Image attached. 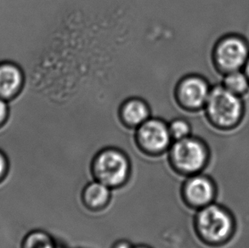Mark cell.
<instances>
[{"label":"cell","mask_w":249,"mask_h":248,"mask_svg":"<svg viewBox=\"0 0 249 248\" xmlns=\"http://www.w3.org/2000/svg\"><path fill=\"white\" fill-rule=\"evenodd\" d=\"M169 161L173 168L184 175H196L205 167L209 151L203 141L189 136L174 141L169 148Z\"/></svg>","instance_id":"277c9868"},{"label":"cell","mask_w":249,"mask_h":248,"mask_svg":"<svg viewBox=\"0 0 249 248\" xmlns=\"http://www.w3.org/2000/svg\"><path fill=\"white\" fill-rule=\"evenodd\" d=\"M207 120L219 129H231L241 123L244 106L241 96L227 90L222 84L211 89L204 106Z\"/></svg>","instance_id":"6da1fadb"},{"label":"cell","mask_w":249,"mask_h":248,"mask_svg":"<svg viewBox=\"0 0 249 248\" xmlns=\"http://www.w3.org/2000/svg\"><path fill=\"white\" fill-rule=\"evenodd\" d=\"M135 141L139 149L152 156L169 150L174 142L168 123L155 117L149 118L135 129Z\"/></svg>","instance_id":"8992f818"},{"label":"cell","mask_w":249,"mask_h":248,"mask_svg":"<svg viewBox=\"0 0 249 248\" xmlns=\"http://www.w3.org/2000/svg\"><path fill=\"white\" fill-rule=\"evenodd\" d=\"M130 165L127 156L116 148H106L98 152L92 163L96 181L108 187H119L128 179Z\"/></svg>","instance_id":"3957f363"},{"label":"cell","mask_w":249,"mask_h":248,"mask_svg":"<svg viewBox=\"0 0 249 248\" xmlns=\"http://www.w3.org/2000/svg\"><path fill=\"white\" fill-rule=\"evenodd\" d=\"M24 72L13 61H0V99L10 101L20 94L24 85Z\"/></svg>","instance_id":"9c48e42d"},{"label":"cell","mask_w":249,"mask_h":248,"mask_svg":"<svg viewBox=\"0 0 249 248\" xmlns=\"http://www.w3.org/2000/svg\"><path fill=\"white\" fill-rule=\"evenodd\" d=\"M245 71H244V72H245V74L247 75V77H248V78H249V60H248V61H247L246 65H245Z\"/></svg>","instance_id":"ac0fdd59"},{"label":"cell","mask_w":249,"mask_h":248,"mask_svg":"<svg viewBox=\"0 0 249 248\" xmlns=\"http://www.w3.org/2000/svg\"><path fill=\"white\" fill-rule=\"evenodd\" d=\"M9 169L10 163L8 158L4 154V152L0 150V184H2L5 180L9 174Z\"/></svg>","instance_id":"9a60e30c"},{"label":"cell","mask_w":249,"mask_h":248,"mask_svg":"<svg viewBox=\"0 0 249 248\" xmlns=\"http://www.w3.org/2000/svg\"><path fill=\"white\" fill-rule=\"evenodd\" d=\"M119 117L126 127L136 129L152 118V111L148 103L142 98H128L120 106Z\"/></svg>","instance_id":"30bf717a"},{"label":"cell","mask_w":249,"mask_h":248,"mask_svg":"<svg viewBox=\"0 0 249 248\" xmlns=\"http://www.w3.org/2000/svg\"><path fill=\"white\" fill-rule=\"evenodd\" d=\"M183 196L185 202L192 208H204L212 204L215 196V187L210 178L194 175L183 186Z\"/></svg>","instance_id":"ba28073f"},{"label":"cell","mask_w":249,"mask_h":248,"mask_svg":"<svg viewBox=\"0 0 249 248\" xmlns=\"http://www.w3.org/2000/svg\"><path fill=\"white\" fill-rule=\"evenodd\" d=\"M9 113L10 109L8 101L0 99V128H2L8 121Z\"/></svg>","instance_id":"2e32d148"},{"label":"cell","mask_w":249,"mask_h":248,"mask_svg":"<svg viewBox=\"0 0 249 248\" xmlns=\"http://www.w3.org/2000/svg\"><path fill=\"white\" fill-rule=\"evenodd\" d=\"M222 85L230 92L242 96L249 91V80L245 72L236 71L225 74Z\"/></svg>","instance_id":"7c38bea8"},{"label":"cell","mask_w":249,"mask_h":248,"mask_svg":"<svg viewBox=\"0 0 249 248\" xmlns=\"http://www.w3.org/2000/svg\"><path fill=\"white\" fill-rule=\"evenodd\" d=\"M213 62L223 73L240 71L249 58V48L243 38L227 36L219 39L213 49Z\"/></svg>","instance_id":"5b68a950"},{"label":"cell","mask_w":249,"mask_h":248,"mask_svg":"<svg viewBox=\"0 0 249 248\" xmlns=\"http://www.w3.org/2000/svg\"><path fill=\"white\" fill-rule=\"evenodd\" d=\"M145 248V247H139V248Z\"/></svg>","instance_id":"d6986e66"},{"label":"cell","mask_w":249,"mask_h":248,"mask_svg":"<svg viewBox=\"0 0 249 248\" xmlns=\"http://www.w3.org/2000/svg\"><path fill=\"white\" fill-rule=\"evenodd\" d=\"M133 248L131 247V245L127 242H124V241H122V242H119L114 246V248Z\"/></svg>","instance_id":"e0dca14e"},{"label":"cell","mask_w":249,"mask_h":248,"mask_svg":"<svg viewBox=\"0 0 249 248\" xmlns=\"http://www.w3.org/2000/svg\"><path fill=\"white\" fill-rule=\"evenodd\" d=\"M212 88L209 81L198 73L185 75L175 88V98L182 109L200 111L205 106Z\"/></svg>","instance_id":"52a82bcc"},{"label":"cell","mask_w":249,"mask_h":248,"mask_svg":"<svg viewBox=\"0 0 249 248\" xmlns=\"http://www.w3.org/2000/svg\"><path fill=\"white\" fill-rule=\"evenodd\" d=\"M20 248H57L46 233L39 230L30 232L21 242Z\"/></svg>","instance_id":"5bb4252c"},{"label":"cell","mask_w":249,"mask_h":248,"mask_svg":"<svg viewBox=\"0 0 249 248\" xmlns=\"http://www.w3.org/2000/svg\"><path fill=\"white\" fill-rule=\"evenodd\" d=\"M83 202L90 210H99L108 204L111 197V188L95 181L86 185L83 191Z\"/></svg>","instance_id":"8fae6325"},{"label":"cell","mask_w":249,"mask_h":248,"mask_svg":"<svg viewBox=\"0 0 249 248\" xmlns=\"http://www.w3.org/2000/svg\"><path fill=\"white\" fill-rule=\"evenodd\" d=\"M196 229L200 238L209 244L226 242L232 235V217L225 208L210 204L201 208L196 216Z\"/></svg>","instance_id":"7a4b0ae2"},{"label":"cell","mask_w":249,"mask_h":248,"mask_svg":"<svg viewBox=\"0 0 249 248\" xmlns=\"http://www.w3.org/2000/svg\"><path fill=\"white\" fill-rule=\"evenodd\" d=\"M185 111L183 109L181 116L168 122V129L173 141H179L192 135V124L185 118Z\"/></svg>","instance_id":"4fadbf2b"}]
</instances>
